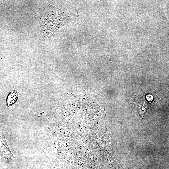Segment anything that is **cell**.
<instances>
[{"mask_svg":"<svg viewBox=\"0 0 169 169\" xmlns=\"http://www.w3.org/2000/svg\"><path fill=\"white\" fill-rule=\"evenodd\" d=\"M36 14V22L41 43H46L52 34L67 22L64 13L50 4L39 8Z\"/></svg>","mask_w":169,"mask_h":169,"instance_id":"obj_1","label":"cell"},{"mask_svg":"<svg viewBox=\"0 0 169 169\" xmlns=\"http://www.w3.org/2000/svg\"><path fill=\"white\" fill-rule=\"evenodd\" d=\"M160 99L156 95V90H152L147 93L142 92L139 95L136 102L140 113H146L148 109L156 105Z\"/></svg>","mask_w":169,"mask_h":169,"instance_id":"obj_2","label":"cell"},{"mask_svg":"<svg viewBox=\"0 0 169 169\" xmlns=\"http://www.w3.org/2000/svg\"><path fill=\"white\" fill-rule=\"evenodd\" d=\"M0 157L6 160L12 157L14 158L8 146L4 135L0 136Z\"/></svg>","mask_w":169,"mask_h":169,"instance_id":"obj_3","label":"cell"},{"mask_svg":"<svg viewBox=\"0 0 169 169\" xmlns=\"http://www.w3.org/2000/svg\"><path fill=\"white\" fill-rule=\"evenodd\" d=\"M18 92L13 89L9 93L7 99V108L12 105L17 100Z\"/></svg>","mask_w":169,"mask_h":169,"instance_id":"obj_4","label":"cell"}]
</instances>
